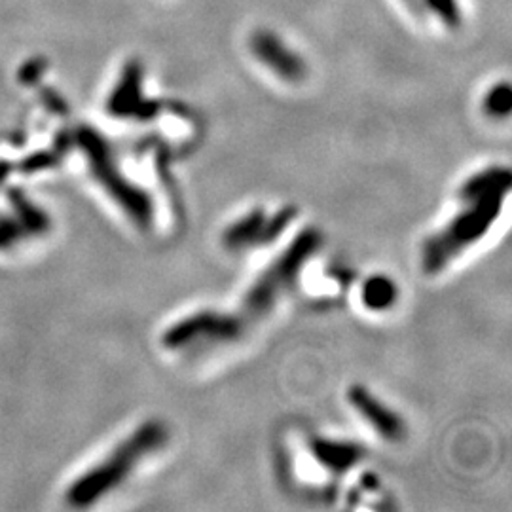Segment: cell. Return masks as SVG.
Returning a JSON list of instances; mask_svg holds the SVG:
<instances>
[{
    "label": "cell",
    "instance_id": "cell-3",
    "mask_svg": "<svg viewBox=\"0 0 512 512\" xmlns=\"http://www.w3.org/2000/svg\"><path fill=\"white\" fill-rule=\"evenodd\" d=\"M167 439V431L160 421H147L128 440H124L109 458L93 471L82 476L69 492V501L76 507H86L101 495L116 488L137 467V463Z\"/></svg>",
    "mask_w": 512,
    "mask_h": 512
},
{
    "label": "cell",
    "instance_id": "cell-8",
    "mask_svg": "<svg viewBox=\"0 0 512 512\" xmlns=\"http://www.w3.org/2000/svg\"><path fill=\"white\" fill-rule=\"evenodd\" d=\"M251 52L275 76L285 82H300L308 74V65L302 55L296 54L285 40L270 29H258L251 37Z\"/></svg>",
    "mask_w": 512,
    "mask_h": 512
},
{
    "label": "cell",
    "instance_id": "cell-17",
    "mask_svg": "<svg viewBox=\"0 0 512 512\" xmlns=\"http://www.w3.org/2000/svg\"><path fill=\"white\" fill-rule=\"evenodd\" d=\"M59 156L54 154V152H44V154H37V156H33L29 162H25V169H29V171H33V169H42V167H48V165L55 164V160H57Z\"/></svg>",
    "mask_w": 512,
    "mask_h": 512
},
{
    "label": "cell",
    "instance_id": "cell-11",
    "mask_svg": "<svg viewBox=\"0 0 512 512\" xmlns=\"http://www.w3.org/2000/svg\"><path fill=\"white\" fill-rule=\"evenodd\" d=\"M397 285L385 277V275H372L370 279H366L361 291V298L368 310L384 311L391 308L397 300Z\"/></svg>",
    "mask_w": 512,
    "mask_h": 512
},
{
    "label": "cell",
    "instance_id": "cell-10",
    "mask_svg": "<svg viewBox=\"0 0 512 512\" xmlns=\"http://www.w3.org/2000/svg\"><path fill=\"white\" fill-rule=\"evenodd\" d=\"M311 456L330 473L344 475L365 458V448L351 440L313 439Z\"/></svg>",
    "mask_w": 512,
    "mask_h": 512
},
{
    "label": "cell",
    "instance_id": "cell-15",
    "mask_svg": "<svg viewBox=\"0 0 512 512\" xmlns=\"http://www.w3.org/2000/svg\"><path fill=\"white\" fill-rule=\"evenodd\" d=\"M40 97H42V103H44L46 109L52 110L55 114H65L67 112L65 99L54 90H42Z\"/></svg>",
    "mask_w": 512,
    "mask_h": 512
},
{
    "label": "cell",
    "instance_id": "cell-14",
    "mask_svg": "<svg viewBox=\"0 0 512 512\" xmlns=\"http://www.w3.org/2000/svg\"><path fill=\"white\" fill-rule=\"evenodd\" d=\"M44 69H46V61L44 59H29L21 69H19V80L23 82V84H35L38 78L44 74Z\"/></svg>",
    "mask_w": 512,
    "mask_h": 512
},
{
    "label": "cell",
    "instance_id": "cell-5",
    "mask_svg": "<svg viewBox=\"0 0 512 512\" xmlns=\"http://www.w3.org/2000/svg\"><path fill=\"white\" fill-rule=\"evenodd\" d=\"M245 325L238 313L198 311L165 330L162 342L167 349H192L203 344H220L238 340L245 332Z\"/></svg>",
    "mask_w": 512,
    "mask_h": 512
},
{
    "label": "cell",
    "instance_id": "cell-16",
    "mask_svg": "<svg viewBox=\"0 0 512 512\" xmlns=\"http://www.w3.org/2000/svg\"><path fill=\"white\" fill-rule=\"evenodd\" d=\"M18 236V224H14V222H10V220L0 222V247H6V245H10V243H14Z\"/></svg>",
    "mask_w": 512,
    "mask_h": 512
},
{
    "label": "cell",
    "instance_id": "cell-9",
    "mask_svg": "<svg viewBox=\"0 0 512 512\" xmlns=\"http://www.w3.org/2000/svg\"><path fill=\"white\" fill-rule=\"evenodd\" d=\"M349 404L363 420L387 442L404 439L406 427L395 410L387 408L378 397H374L363 385H353L348 393Z\"/></svg>",
    "mask_w": 512,
    "mask_h": 512
},
{
    "label": "cell",
    "instance_id": "cell-13",
    "mask_svg": "<svg viewBox=\"0 0 512 512\" xmlns=\"http://www.w3.org/2000/svg\"><path fill=\"white\" fill-rule=\"evenodd\" d=\"M421 4L450 29L461 25V6L458 0H421Z\"/></svg>",
    "mask_w": 512,
    "mask_h": 512
},
{
    "label": "cell",
    "instance_id": "cell-2",
    "mask_svg": "<svg viewBox=\"0 0 512 512\" xmlns=\"http://www.w3.org/2000/svg\"><path fill=\"white\" fill-rule=\"evenodd\" d=\"M319 230L306 228L291 241V245L275 258L274 262L258 275L255 283L243 296L238 317L245 327L264 319L274 310L279 298L293 289L298 275L321 247Z\"/></svg>",
    "mask_w": 512,
    "mask_h": 512
},
{
    "label": "cell",
    "instance_id": "cell-1",
    "mask_svg": "<svg viewBox=\"0 0 512 512\" xmlns=\"http://www.w3.org/2000/svg\"><path fill=\"white\" fill-rule=\"evenodd\" d=\"M509 188L511 173L505 167H488L467 179L459 190L463 209L423 245V270L439 274L465 249L484 238L501 215Z\"/></svg>",
    "mask_w": 512,
    "mask_h": 512
},
{
    "label": "cell",
    "instance_id": "cell-7",
    "mask_svg": "<svg viewBox=\"0 0 512 512\" xmlns=\"http://www.w3.org/2000/svg\"><path fill=\"white\" fill-rule=\"evenodd\" d=\"M143 65L137 59H131L122 71V78L112 90L107 103L110 116L120 120H152L162 110V105L154 99H147L143 93Z\"/></svg>",
    "mask_w": 512,
    "mask_h": 512
},
{
    "label": "cell",
    "instance_id": "cell-4",
    "mask_svg": "<svg viewBox=\"0 0 512 512\" xmlns=\"http://www.w3.org/2000/svg\"><path fill=\"white\" fill-rule=\"evenodd\" d=\"M76 139L90 160L95 179L105 186V190L116 202L122 205L129 219L135 220L137 226L141 228H150L154 220L152 200L143 188L129 183L128 179L120 173L107 139L101 137L97 129L88 128V126L76 131Z\"/></svg>",
    "mask_w": 512,
    "mask_h": 512
},
{
    "label": "cell",
    "instance_id": "cell-12",
    "mask_svg": "<svg viewBox=\"0 0 512 512\" xmlns=\"http://www.w3.org/2000/svg\"><path fill=\"white\" fill-rule=\"evenodd\" d=\"M512 92L507 82L495 84L484 99V109L492 118H507L511 114Z\"/></svg>",
    "mask_w": 512,
    "mask_h": 512
},
{
    "label": "cell",
    "instance_id": "cell-6",
    "mask_svg": "<svg viewBox=\"0 0 512 512\" xmlns=\"http://www.w3.org/2000/svg\"><path fill=\"white\" fill-rule=\"evenodd\" d=\"M294 219L296 209L293 207H283L274 215H266V211L262 209H253L226 228V232L222 234V243L230 251L262 247L279 238Z\"/></svg>",
    "mask_w": 512,
    "mask_h": 512
}]
</instances>
